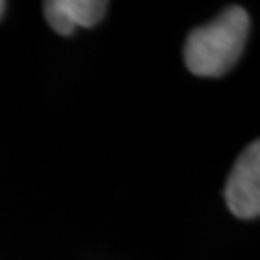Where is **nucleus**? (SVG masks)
Listing matches in <instances>:
<instances>
[{"label":"nucleus","instance_id":"f257e3e1","mask_svg":"<svg viewBox=\"0 0 260 260\" xmlns=\"http://www.w3.org/2000/svg\"><path fill=\"white\" fill-rule=\"evenodd\" d=\"M251 19L241 6L225 8L210 23L193 29L185 43V64L195 75L220 77L241 58Z\"/></svg>","mask_w":260,"mask_h":260},{"label":"nucleus","instance_id":"f03ea898","mask_svg":"<svg viewBox=\"0 0 260 260\" xmlns=\"http://www.w3.org/2000/svg\"><path fill=\"white\" fill-rule=\"evenodd\" d=\"M225 201L233 216L254 220L260 214V143L254 141L233 164L225 183Z\"/></svg>","mask_w":260,"mask_h":260},{"label":"nucleus","instance_id":"7ed1b4c3","mask_svg":"<svg viewBox=\"0 0 260 260\" xmlns=\"http://www.w3.org/2000/svg\"><path fill=\"white\" fill-rule=\"evenodd\" d=\"M108 2L99 0H48L45 16L48 25L60 35H72L77 27H94L104 18Z\"/></svg>","mask_w":260,"mask_h":260},{"label":"nucleus","instance_id":"20e7f679","mask_svg":"<svg viewBox=\"0 0 260 260\" xmlns=\"http://www.w3.org/2000/svg\"><path fill=\"white\" fill-rule=\"evenodd\" d=\"M4 8H6V4L0 0V18H2V14H4Z\"/></svg>","mask_w":260,"mask_h":260}]
</instances>
